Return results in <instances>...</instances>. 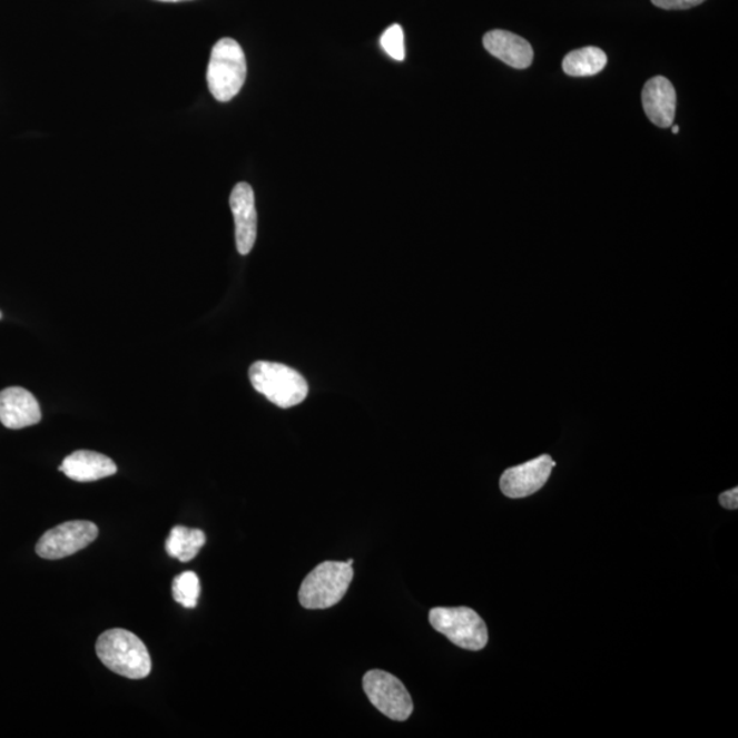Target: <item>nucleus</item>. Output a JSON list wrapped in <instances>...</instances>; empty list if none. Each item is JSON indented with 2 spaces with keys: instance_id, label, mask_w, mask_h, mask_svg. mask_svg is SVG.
<instances>
[{
  "instance_id": "nucleus-21",
  "label": "nucleus",
  "mask_w": 738,
  "mask_h": 738,
  "mask_svg": "<svg viewBox=\"0 0 738 738\" xmlns=\"http://www.w3.org/2000/svg\"><path fill=\"white\" fill-rule=\"evenodd\" d=\"M159 2H170V3H176V2H185V0H159Z\"/></svg>"
},
{
  "instance_id": "nucleus-23",
  "label": "nucleus",
  "mask_w": 738,
  "mask_h": 738,
  "mask_svg": "<svg viewBox=\"0 0 738 738\" xmlns=\"http://www.w3.org/2000/svg\"><path fill=\"white\" fill-rule=\"evenodd\" d=\"M0 319H2V314H0Z\"/></svg>"
},
{
  "instance_id": "nucleus-4",
  "label": "nucleus",
  "mask_w": 738,
  "mask_h": 738,
  "mask_svg": "<svg viewBox=\"0 0 738 738\" xmlns=\"http://www.w3.org/2000/svg\"><path fill=\"white\" fill-rule=\"evenodd\" d=\"M246 78V58L242 46L230 38L220 39L213 48L207 70L209 92L226 104L242 91Z\"/></svg>"
},
{
  "instance_id": "nucleus-16",
  "label": "nucleus",
  "mask_w": 738,
  "mask_h": 738,
  "mask_svg": "<svg viewBox=\"0 0 738 738\" xmlns=\"http://www.w3.org/2000/svg\"><path fill=\"white\" fill-rule=\"evenodd\" d=\"M200 580L195 572L178 574L173 581V598L185 609H195L200 597Z\"/></svg>"
},
{
  "instance_id": "nucleus-5",
  "label": "nucleus",
  "mask_w": 738,
  "mask_h": 738,
  "mask_svg": "<svg viewBox=\"0 0 738 738\" xmlns=\"http://www.w3.org/2000/svg\"><path fill=\"white\" fill-rule=\"evenodd\" d=\"M430 623L445 634L453 644L464 650H483L489 643V629L482 617L470 608H435L430 611Z\"/></svg>"
},
{
  "instance_id": "nucleus-14",
  "label": "nucleus",
  "mask_w": 738,
  "mask_h": 738,
  "mask_svg": "<svg viewBox=\"0 0 738 738\" xmlns=\"http://www.w3.org/2000/svg\"><path fill=\"white\" fill-rule=\"evenodd\" d=\"M206 540V533L201 530H190L183 525L174 527L166 540V551L178 561L189 562L200 553Z\"/></svg>"
},
{
  "instance_id": "nucleus-9",
  "label": "nucleus",
  "mask_w": 738,
  "mask_h": 738,
  "mask_svg": "<svg viewBox=\"0 0 738 738\" xmlns=\"http://www.w3.org/2000/svg\"><path fill=\"white\" fill-rule=\"evenodd\" d=\"M230 208L236 222L237 249L242 255L250 254L257 237V213L252 186L239 183L230 195Z\"/></svg>"
},
{
  "instance_id": "nucleus-20",
  "label": "nucleus",
  "mask_w": 738,
  "mask_h": 738,
  "mask_svg": "<svg viewBox=\"0 0 738 738\" xmlns=\"http://www.w3.org/2000/svg\"><path fill=\"white\" fill-rule=\"evenodd\" d=\"M670 128H671V131H673L675 135L678 134V131H680V128H678V126H676V125H671Z\"/></svg>"
},
{
  "instance_id": "nucleus-12",
  "label": "nucleus",
  "mask_w": 738,
  "mask_h": 738,
  "mask_svg": "<svg viewBox=\"0 0 738 738\" xmlns=\"http://www.w3.org/2000/svg\"><path fill=\"white\" fill-rule=\"evenodd\" d=\"M483 45L492 57L500 59L510 68L523 70L533 62L532 46L520 36L508 31H491L484 35Z\"/></svg>"
},
{
  "instance_id": "nucleus-15",
  "label": "nucleus",
  "mask_w": 738,
  "mask_h": 738,
  "mask_svg": "<svg viewBox=\"0 0 738 738\" xmlns=\"http://www.w3.org/2000/svg\"><path fill=\"white\" fill-rule=\"evenodd\" d=\"M608 65V56L598 47H586L569 52L562 68L568 76L590 77L600 73Z\"/></svg>"
},
{
  "instance_id": "nucleus-19",
  "label": "nucleus",
  "mask_w": 738,
  "mask_h": 738,
  "mask_svg": "<svg viewBox=\"0 0 738 738\" xmlns=\"http://www.w3.org/2000/svg\"><path fill=\"white\" fill-rule=\"evenodd\" d=\"M719 503H721V506L725 509L736 510L738 508V489L722 492V494L719 495Z\"/></svg>"
},
{
  "instance_id": "nucleus-11",
  "label": "nucleus",
  "mask_w": 738,
  "mask_h": 738,
  "mask_svg": "<svg viewBox=\"0 0 738 738\" xmlns=\"http://www.w3.org/2000/svg\"><path fill=\"white\" fill-rule=\"evenodd\" d=\"M646 116L658 128H670L675 122L677 94L668 78L658 76L646 82L643 95Z\"/></svg>"
},
{
  "instance_id": "nucleus-18",
  "label": "nucleus",
  "mask_w": 738,
  "mask_h": 738,
  "mask_svg": "<svg viewBox=\"0 0 738 738\" xmlns=\"http://www.w3.org/2000/svg\"><path fill=\"white\" fill-rule=\"evenodd\" d=\"M651 2L659 9L687 10L696 8V6L706 2V0H651Z\"/></svg>"
},
{
  "instance_id": "nucleus-7",
  "label": "nucleus",
  "mask_w": 738,
  "mask_h": 738,
  "mask_svg": "<svg viewBox=\"0 0 738 738\" xmlns=\"http://www.w3.org/2000/svg\"><path fill=\"white\" fill-rule=\"evenodd\" d=\"M98 535V527L94 523L69 521L47 531L36 544V553L45 560H62L88 548Z\"/></svg>"
},
{
  "instance_id": "nucleus-22",
  "label": "nucleus",
  "mask_w": 738,
  "mask_h": 738,
  "mask_svg": "<svg viewBox=\"0 0 738 738\" xmlns=\"http://www.w3.org/2000/svg\"><path fill=\"white\" fill-rule=\"evenodd\" d=\"M346 562L350 563V565L353 567V562H354L353 560H350V561H346Z\"/></svg>"
},
{
  "instance_id": "nucleus-17",
  "label": "nucleus",
  "mask_w": 738,
  "mask_h": 738,
  "mask_svg": "<svg viewBox=\"0 0 738 738\" xmlns=\"http://www.w3.org/2000/svg\"><path fill=\"white\" fill-rule=\"evenodd\" d=\"M381 46L383 50L387 53L388 57L395 59V61H404L405 59V39L404 31L398 23L388 27L385 33L382 35Z\"/></svg>"
},
{
  "instance_id": "nucleus-13",
  "label": "nucleus",
  "mask_w": 738,
  "mask_h": 738,
  "mask_svg": "<svg viewBox=\"0 0 738 738\" xmlns=\"http://www.w3.org/2000/svg\"><path fill=\"white\" fill-rule=\"evenodd\" d=\"M59 471L75 482L88 483L116 475L118 468L116 462L105 454L78 450L63 460Z\"/></svg>"
},
{
  "instance_id": "nucleus-3",
  "label": "nucleus",
  "mask_w": 738,
  "mask_h": 738,
  "mask_svg": "<svg viewBox=\"0 0 738 738\" xmlns=\"http://www.w3.org/2000/svg\"><path fill=\"white\" fill-rule=\"evenodd\" d=\"M249 380L257 393L284 410L302 404L308 395L304 376L284 364L256 362L249 368Z\"/></svg>"
},
{
  "instance_id": "nucleus-6",
  "label": "nucleus",
  "mask_w": 738,
  "mask_h": 738,
  "mask_svg": "<svg viewBox=\"0 0 738 738\" xmlns=\"http://www.w3.org/2000/svg\"><path fill=\"white\" fill-rule=\"evenodd\" d=\"M363 688L371 703L393 721H406L412 716L413 700L397 677L370 670L363 678Z\"/></svg>"
},
{
  "instance_id": "nucleus-10",
  "label": "nucleus",
  "mask_w": 738,
  "mask_h": 738,
  "mask_svg": "<svg viewBox=\"0 0 738 738\" xmlns=\"http://www.w3.org/2000/svg\"><path fill=\"white\" fill-rule=\"evenodd\" d=\"M39 401L28 390L9 387L0 392V423L6 429L21 430L40 423Z\"/></svg>"
},
{
  "instance_id": "nucleus-1",
  "label": "nucleus",
  "mask_w": 738,
  "mask_h": 738,
  "mask_svg": "<svg viewBox=\"0 0 738 738\" xmlns=\"http://www.w3.org/2000/svg\"><path fill=\"white\" fill-rule=\"evenodd\" d=\"M96 653L106 668L129 680H142L152 670L146 644L125 629H111L100 634Z\"/></svg>"
},
{
  "instance_id": "nucleus-2",
  "label": "nucleus",
  "mask_w": 738,
  "mask_h": 738,
  "mask_svg": "<svg viewBox=\"0 0 738 738\" xmlns=\"http://www.w3.org/2000/svg\"><path fill=\"white\" fill-rule=\"evenodd\" d=\"M353 567L347 562L321 563L304 579L298 599L304 609L324 610L338 604L353 580Z\"/></svg>"
},
{
  "instance_id": "nucleus-8",
  "label": "nucleus",
  "mask_w": 738,
  "mask_h": 738,
  "mask_svg": "<svg viewBox=\"0 0 738 738\" xmlns=\"http://www.w3.org/2000/svg\"><path fill=\"white\" fill-rule=\"evenodd\" d=\"M555 461L544 454L518 466L509 468L501 478L503 494L513 500L530 496L543 488L555 466Z\"/></svg>"
}]
</instances>
